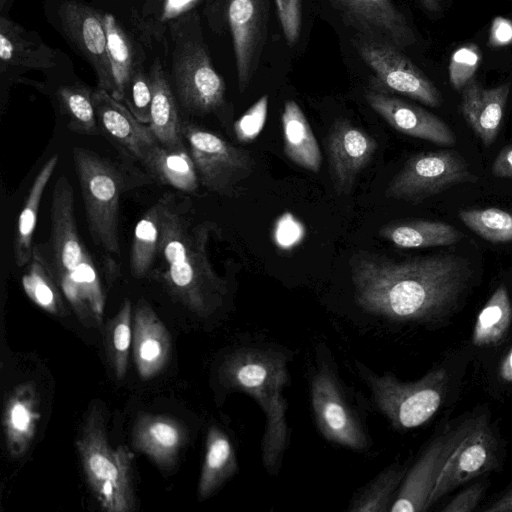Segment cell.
Listing matches in <instances>:
<instances>
[{
  "instance_id": "obj_1",
  "label": "cell",
  "mask_w": 512,
  "mask_h": 512,
  "mask_svg": "<svg viewBox=\"0 0 512 512\" xmlns=\"http://www.w3.org/2000/svg\"><path fill=\"white\" fill-rule=\"evenodd\" d=\"M356 304L395 322L430 323L452 312L470 287L468 259L438 254L397 261L360 251L350 259Z\"/></svg>"
},
{
  "instance_id": "obj_2",
  "label": "cell",
  "mask_w": 512,
  "mask_h": 512,
  "mask_svg": "<svg viewBox=\"0 0 512 512\" xmlns=\"http://www.w3.org/2000/svg\"><path fill=\"white\" fill-rule=\"evenodd\" d=\"M288 362L286 353L275 347L248 345L229 352L218 371L223 386L248 394L263 411L261 459L269 474L278 473L290 442L283 395L289 384Z\"/></svg>"
},
{
  "instance_id": "obj_3",
  "label": "cell",
  "mask_w": 512,
  "mask_h": 512,
  "mask_svg": "<svg viewBox=\"0 0 512 512\" xmlns=\"http://www.w3.org/2000/svg\"><path fill=\"white\" fill-rule=\"evenodd\" d=\"M76 447L89 488L102 510L131 512L136 499L129 448H112L103 408L95 404L88 411L76 439Z\"/></svg>"
},
{
  "instance_id": "obj_4",
  "label": "cell",
  "mask_w": 512,
  "mask_h": 512,
  "mask_svg": "<svg viewBox=\"0 0 512 512\" xmlns=\"http://www.w3.org/2000/svg\"><path fill=\"white\" fill-rule=\"evenodd\" d=\"M72 155L90 237L96 246L119 254V206L126 179L115 163L91 150L74 147Z\"/></svg>"
},
{
  "instance_id": "obj_5",
  "label": "cell",
  "mask_w": 512,
  "mask_h": 512,
  "mask_svg": "<svg viewBox=\"0 0 512 512\" xmlns=\"http://www.w3.org/2000/svg\"><path fill=\"white\" fill-rule=\"evenodd\" d=\"M357 369L376 407L395 429L408 430L423 425L442 404L447 384L443 369L431 370L412 382H403L390 372L376 374L359 362Z\"/></svg>"
},
{
  "instance_id": "obj_6",
  "label": "cell",
  "mask_w": 512,
  "mask_h": 512,
  "mask_svg": "<svg viewBox=\"0 0 512 512\" xmlns=\"http://www.w3.org/2000/svg\"><path fill=\"white\" fill-rule=\"evenodd\" d=\"M210 229L207 222L192 228L186 253L155 277L176 302L201 318L215 313L227 294L226 282L208 258Z\"/></svg>"
},
{
  "instance_id": "obj_7",
  "label": "cell",
  "mask_w": 512,
  "mask_h": 512,
  "mask_svg": "<svg viewBox=\"0 0 512 512\" xmlns=\"http://www.w3.org/2000/svg\"><path fill=\"white\" fill-rule=\"evenodd\" d=\"M310 396L316 426L326 440L355 451L369 447L364 423L330 363L321 360L318 364L311 378Z\"/></svg>"
},
{
  "instance_id": "obj_8",
  "label": "cell",
  "mask_w": 512,
  "mask_h": 512,
  "mask_svg": "<svg viewBox=\"0 0 512 512\" xmlns=\"http://www.w3.org/2000/svg\"><path fill=\"white\" fill-rule=\"evenodd\" d=\"M477 180L458 152L447 149L421 152L405 162L389 182L385 195L417 204L456 185Z\"/></svg>"
},
{
  "instance_id": "obj_9",
  "label": "cell",
  "mask_w": 512,
  "mask_h": 512,
  "mask_svg": "<svg viewBox=\"0 0 512 512\" xmlns=\"http://www.w3.org/2000/svg\"><path fill=\"white\" fill-rule=\"evenodd\" d=\"M181 130L199 181L207 190L231 195L236 185L252 174L255 161L248 151L192 122H182Z\"/></svg>"
},
{
  "instance_id": "obj_10",
  "label": "cell",
  "mask_w": 512,
  "mask_h": 512,
  "mask_svg": "<svg viewBox=\"0 0 512 512\" xmlns=\"http://www.w3.org/2000/svg\"><path fill=\"white\" fill-rule=\"evenodd\" d=\"M171 68L177 97L188 112L204 115L216 112L224 105V80L214 69L200 41H181L173 52Z\"/></svg>"
},
{
  "instance_id": "obj_11",
  "label": "cell",
  "mask_w": 512,
  "mask_h": 512,
  "mask_svg": "<svg viewBox=\"0 0 512 512\" xmlns=\"http://www.w3.org/2000/svg\"><path fill=\"white\" fill-rule=\"evenodd\" d=\"M497 441L486 415L466 420L465 431L444 464L432 491L429 507L458 486L494 469Z\"/></svg>"
},
{
  "instance_id": "obj_12",
  "label": "cell",
  "mask_w": 512,
  "mask_h": 512,
  "mask_svg": "<svg viewBox=\"0 0 512 512\" xmlns=\"http://www.w3.org/2000/svg\"><path fill=\"white\" fill-rule=\"evenodd\" d=\"M58 16L70 44L93 68L97 88L114 92V82L107 52V35L103 15L80 2H64Z\"/></svg>"
},
{
  "instance_id": "obj_13",
  "label": "cell",
  "mask_w": 512,
  "mask_h": 512,
  "mask_svg": "<svg viewBox=\"0 0 512 512\" xmlns=\"http://www.w3.org/2000/svg\"><path fill=\"white\" fill-rule=\"evenodd\" d=\"M359 51L366 64L390 90L430 107L442 104V95L433 82L394 46L364 42Z\"/></svg>"
},
{
  "instance_id": "obj_14",
  "label": "cell",
  "mask_w": 512,
  "mask_h": 512,
  "mask_svg": "<svg viewBox=\"0 0 512 512\" xmlns=\"http://www.w3.org/2000/svg\"><path fill=\"white\" fill-rule=\"evenodd\" d=\"M465 428L466 420L456 429L445 432L430 442L406 472L389 511L423 512L429 508V500L438 476Z\"/></svg>"
},
{
  "instance_id": "obj_15",
  "label": "cell",
  "mask_w": 512,
  "mask_h": 512,
  "mask_svg": "<svg viewBox=\"0 0 512 512\" xmlns=\"http://www.w3.org/2000/svg\"><path fill=\"white\" fill-rule=\"evenodd\" d=\"M378 148L376 140L348 120L339 119L327 136L330 175L338 194H349L358 175L371 162Z\"/></svg>"
},
{
  "instance_id": "obj_16",
  "label": "cell",
  "mask_w": 512,
  "mask_h": 512,
  "mask_svg": "<svg viewBox=\"0 0 512 512\" xmlns=\"http://www.w3.org/2000/svg\"><path fill=\"white\" fill-rule=\"evenodd\" d=\"M231 29L239 89L243 92L256 70L268 21V0H229Z\"/></svg>"
},
{
  "instance_id": "obj_17",
  "label": "cell",
  "mask_w": 512,
  "mask_h": 512,
  "mask_svg": "<svg viewBox=\"0 0 512 512\" xmlns=\"http://www.w3.org/2000/svg\"><path fill=\"white\" fill-rule=\"evenodd\" d=\"M50 220L49 265L54 273L71 271L81 261L86 248L77 231L73 188L65 176H60L54 185Z\"/></svg>"
},
{
  "instance_id": "obj_18",
  "label": "cell",
  "mask_w": 512,
  "mask_h": 512,
  "mask_svg": "<svg viewBox=\"0 0 512 512\" xmlns=\"http://www.w3.org/2000/svg\"><path fill=\"white\" fill-rule=\"evenodd\" d=\"M366 100L370 107L396 131L439 146L455 144L451 128L426 109L382 92L369 91Z\"/></svg>"
},
{
  "instance_id": "obj_19",
  "label": "cell",
  "mask_w": 512,
  "mask_h": 512,
  "mask_svg": "<svg viewBox=\"0 0 512 512\" xmlns=\"http://www.w3.org/2000/svg\"><path fill=\"white\" fill-rule=\"evenodd\" d=\"M93 102L101 133L130 158L140 162L144 153L159 143L149 125L107 91L93 90Z\"/></svg>"
},
{
  "instance_id": "obj_20",
  "label": "cell",
  "mask_w": 512,
  "mask_h": 512,
  "mask_svg": "<svg viewBox=\"0 0 512 512\" xmlns=\"http://www.w3.org/2000/svg\"><path fill=\"white\" fill-rule=\"evenodd\" d=\"M132 352L137 372L143 380L158 375L170 358V334L145 300H140L135 308Z\"/></svg>"
},
{
  "instance_id": "obj_21",
  "label": "cell",
  "mask_w": 512,
  "mask_h": 512,
  "mask_svg": "<svg viewBox=\"0 0 512 512\" xmlns=\"http://www.w3.org/2000/svg\"><path fill=\"white\" fill-rule=\"evenodd\" d=\"M53 274L79 322L87 328H100L105 296L88 251L85 249L81 261L73 270Z\"/></svg>"
},
{
  "instance_id": "obj_22",
  "label": "cell",
  "mask_w": 512,
  "mask_h": 512,
  "mask_svg": "<svg viewBox=\"0 0 512 512\" xmlns=\"http://www.w3.org/2000/svg\"><path fill=\"white\" fill-rule=\"evenodd\" d=\"M186 440L183 424L168 415L141 413L132 428L133 448L162 469L176 464Z\"/></svg>"
},
{
  "instance_id": "obj_23",
  "label": "cell",
  "mask_w": 512,
  "mask_h": 512,
  "mask_svg": "<svg viewBox=\"0 0 512 512\" xmlns=\"http://www.w3.org/2000/svg\"><path fill=\"white\" fill-rule=\"evenodd\" d=\"M509 92L510 82L484 88L474 78L461 90L462 115L486 147L498 136Z\"/></svg>"
},
{
  "instance_id": "obj_24",
  "label": "cell",
  "mask_w": 512,
  "mask_h": 512,
  "mask_svg": "<svg viewBox=\"0 0 512 512\" xmlns=\"http://www.w3.org/2000/svg\"><path fill=\"white\" fill-rule=\"evenodd\" d=\"M38 396L33 383L25 382L10 393L3 412V430L6 449L13 458H21L28 451L40 420Z\"/></svg>"
},
{
  "instance_id": "obj_25",
  "label": "cell",
  "mask_w": 512,
  "mask_h": 512,
  "mask_svg": "<svg viewBox=\"0 0 512 512\" xmlns=\"http://www.w3.org/2000/svg\"><path fill=\"white\" fill-rule=\"evenodd\" d=\"M56 52L40 36L6 16L0 18V62L5 68L48 69L56 65Z\"/></svg>"
},
{
  "instance_id": "obj_26",
  "label": "cell",
  "mask_w": 512,
  "mask_h": 512,
  "mask_svg": "<svg viewBox=\"0 0 512 512\" xmlns=\"http://www.w3.org/2000/svg\"><path fill=\"white\" fill-rule=\"evenodd\" d=\"M140 163L161 184L186 193L198 189L197 169L185 145L171 147L157 143L144 153Z\"/></svg>"
},
{
  "instance_id": "obj_27",
  "label": "cell",
  "mask_w": 512,
  "mask_h": 512,
  "mask_svg": "<svg viewBox=\"0 0 512 512\" xmlns=\"http://www.w3.org/2000/svg\"><path fill=\"white\" fill-rule=\"evenodd\" d=\"M358 22L380 31L396 46L407 47L416 37L391 0H332Z\"/></svg>"
},
{
  "instance_id": "obj_28",
  "label": "cell",
  "mask_w": 512,
  "mask_h": 512,
  "mask_svg": "<svg viewBox=\"0 0 512 512\" xmlns=\"http://www.w3.org/2000/svg\"><path fill=\"white\" fill-rule=\"evenodd\" d=\"M237 470V454L232 440L219 426L211 425L206 435L204 460L198 482L199 500L209 498Z\"/></svg>"
},
{
  "instance_id": "obj_29",
  "label": "cell",
  "mask_w": 512,
  "mask_h": 512,
  "mask_svg": "<svg viewBox=\"0 0 512 512\" xmlns=\"http://www.w3.org/2000/svg\"><path fill=\"white\" fill-rule=\"evenodd\" d=\"M379 236L404 249L449 246L462 239V233L454 226L428 219L392 221L379 229Z\"/></svg>"
},
{
  "instance_id": "obj_30",
  "label": "cell",
  "mask_w": 512,
  "mask_h": 512,
  "mask_svg": "<svg viewBox=\"0 0 512 512\" xmlns=\"http://www.w3.org/2000/svg\"><path fill=\"white\" fill-rule=\"evenodd\" d=\"M281 123L286 157L301 168L318 172L322 163L320 147L305 114L294 100L285 103Z\"/></svg>"
},
{
  "instance_id": "obj_31",
  "label": "cell",
  "mask_w": 512,
  "mask_h": 512,
  "mask_svg": "<svg viewBox=\"0 0 512 512\" xmlns=\"http://www.w3.org/2000/svg\"><path fill=\"white\" fill-rule=\"evenodd\" d=\"M152 84L151 128L157 141L165 146H183L182 122L177 103L162 66L156 61L149 72Z\"/></svg>"
},
{
  "instance_id": "obj_32",
  "label": "cell",
  "mask_w": 512,
  "mask_h": 512,
  "mask_svg": "<svg viewBox=\"0 0 512 512\" xmlns=\"http://www.w3.org/2000/svg\"><path fill=\"white\" fill-rule=\"evenodd\" d=\"M58 160V154H54L39 170L18 217L13 240V255L15 263L19 267L28 264L32 258L33 236L41 200L45 188L57 167Z\"/></svg>"
},
{
  "instance_id": "obj_33",
  "label": "cell",
  "mask_w": 512,
  "mask_h": 512,
  "mask_svg": "<svg viewBox=\"0 0 512 512\" xmlns=\"http://www.w3.org/2000/svg\"><path fill=\"white\" fill-rule=\"evenodd\" d=\"M28 264L27 270L22 276V286L29 299L54 316L68 315L69 311L63 299L64 295L47 257L37 246H34L32 258Z\"/></svg>"
},
{
  "instance_id": "obj_34",
  "label": "cell",
  "mask_w": 512,
  "mask_h": 512,
  "mask_svg": "<svg viewBox=\"0 0 512 512\" xmlns=\"http://www.w3.org/2000/svg\"><path fill=\"white\" fill-rule=\"evenodd\" d=\"M162 208L163 196L141 216L134 228L130 270L137 279L148 275L158 254Z\"/></svg>"
},
{
  "instance_id": "obj_35",
  "label": "cell",
  "mask_w": 512,
  "mask_h": 512,
  "mask_svg": "<svg viewBox=\"0 0 512 512\" xmlns=\"http://www.w3.org/2000/svg\"><path fill=\"white\" fill-rule=\"evenodd\" d=\"M511 319V301L506 286L501 284L478 314L473 343L480 347L498 344L506 335Z\"/></svg>"
},
{
  "instance_id": "obj_36",
  "label": "cell",
  "mask_w": 512,
  "mask_h": 512,
  "mask_svg": "<svg viewBox=\"0 0 512 512\" xmlns=\"http://www.w3.org/2000/svg\"><path fill=\"white\" fill-rule=\"evenodd\" d=\"M57 99L67 118V127L82 135H100L101 129L93 102V90L82 84L64 85L57 90Z\"/></svg>"
},
{
  "instance_id": "obj_37",
  "label": "cell",
  "mask_w": 512,
  "mask_h": 512,
  "mask_svg": "<svg viewBox=\"0 0 512 512\" xmlns=\"http://www.w3.org/2000/svg\"><path fill=\"white\" fill-rule=\"evenodd\" d=\"M103 21L107 35L108 59L114 82L112 96L123 102L126 87L135 69L133 49L127 34L112 14H103Z\"/></svg>"
},
{
  "instance_id": "obj_38",
  "label": "cell",
  "mask_w": 512,
  "mask_h": 512,
  "mask_svg": "<svg viewBox=\"0 0 512 512\" xmlns=\"http://www.w3.org/2000/svg\"><path fill=\"white\" fill-rule=\"evenodd\" d=\"M405 474V468L398 464L385 468L353 497L348 511H389Z\"/></svg>"
},
{
  "instance_id": "obj_39",
  "label": "cell",
  "mask_w": 512,
  "mask_h": 512,
  "mask_svg": "<svg viewBox=\"0 0 512 512\" xmlns=\"http://www.w3.org/2000/svg\"><path fill=\"white\" fill-rule=\"evenodd\" d=\"M105 347L112 370L118 380L124 378L129 349L132 344V304L124 299L117 314L108 321L105 327Z\"/></svg>"
},
{
  "instance_id": "obj_40",
  "label": "cell",
  "mask_w": 512,
  "mask_h": 512,
  "mask_svg": "<svg viewBox=\"0 0 512 512\" xmlns=\"http://www.w3.org/2000/svg\"><path fill=\"white\" fill-rule=\"evenodd\" d=\"M461 221L491 243L512 241V214L499 208L461 210Z\"/></svg>"
},
{
  "instance_id": "obj_41",
  "label": "cell",
  "mask_w": 512,
  "mask_h": 512,
  "mask_svg": "<svg viewBox=\"0 0 512 512\" xmlns=\"http://www.w3.org/2000/svg\"><path fill=\"white\" fill-rule=\"evenodd\" d=\"M123 102L140 122L149 125L152 104V84L149 73L135 67L126 87Z\"/></svg>"
},
{
  "instance_id": "obj_42",
  "label": "cell",
  "mask_w": 512,
  "mask_h": 512,
  "mask_svg": "<svg viewBox=\"0 0 512 512\" xmlns=\"http://www.w3.org/2000/svg\"><path fill=\"white\" fill-rule=\"evenodd\" d=\"M481 62V51L473 43L465 44L454 51L450 59L449 81L455 90L462 88L474 78Z\"/></svg>"
},
{
  "instance_id": "obj_43",
  "label": "cell",
  "mask_w": 512,
  "mask_h": 512,
  "mask_svg": "<svg viewBox=\"0 0 512 512\" xmlns=\"http://www.w3.org/2000/svg\"><path fill=\"white\" fill-rule=\"evenodd\" d=\"M268 111V96H262L234 124V130L239 141H252L258 136L266 121Z\"/></svg>"
},
{
  "instance_id": "obj_44",
  "label": "cell",
  "mask_w": 512,
  "mask_h": 512,
  "mask_svg": "<svg viewBox=\"0 0 512 512\" xmlns=\"http://www.w3.org/2000/svg\"><path fill=\"white\" fill-rule=\"evenodd\" d=\"M287 43L298 40L302 23V0H274Z\"/></svg>"
},
{
  "instance_id": "obj_45",
  "label": "cell",
  "mask_w": 512,
  "mask_h": 512,
  "mask_svg": "<svg viewBox=\"0 0 512 512\" xmlns=\"http://www.w3.org/2000/svg\"><path fill=\"white\" fill-rule=\"evenodd\" d=\"M484 486L476 483L460 492L444 508L442 512H471L482 498Z\"/></svg>"
},
{
  "instance_id": "obj_46",
  "label": "cell",
  "mask_w": 512,
  "mask_h": 512,
  "mask_svg": "<svg viewBox=\"0 0 512 512\" xmlns=\"http://www.w3.org/2000/svg\"><path fill=\"white\" fill-rule=\"evenodd\" d=\"M200 0H164L160 19L163 22L175 19L194 8Z\"/></svg>"
},
{
  "instance_id": "obj_47",
  "label": "cell",
  "mask_w": 512,
  "mask_h": 512,
  "mask_svg": "<svg viewBox=\"0 0 512 512\" xmlns=\"http://www.w3.org/2000/svg\"><path fill=\"white\" fill-rule=\"evenodd\" d=\"M491 171L495 177L512 180V145H506L499 151L492 163Z\"/></svg>"
},
{
  "instance_id": "obj_48",
  "label": "cell",
  "mask_w": 512,
  "mask_h": 512,
  "mask_svg": "<svg viewBox=\"0 0 512 512\" xmlns=\"http://www.w3.org/2000/svg\"><path fill=\"white\" fill-rule=\"evenodd\" d=\"M491 42L496 45H505L512 40V24L511 22L497 18L494 20L491 30Z\"/></svg>"
},
{
  "instance_id": "obj_49",
  "label": "cell",
  "mask_w": 512,
  "mask_h": 512,
  "mask_svg": "<svg viewBox=\"0 0 512 512\" xmlns=\"http://www.w3.org/2000/svg\"><path fill=\"white\" fill-rule=\"evenodd\" d=\"M486 512H512V489L485 509Z\"/></svg>"
},
{
  "instance_id": "obj_50",
  "label": "cell",
  "mask_w": 512,
  "mask_h": 512,
  "mask_svg": "<svg viewBox=\"0 0 512 512\" xmlns=\"http://www.w3.org/2000/svg\"><path fill=\"white\" fill-rule=\"evenodd\" d=\"M500 374L505 381L512 382V348L501 363Z\"/></svg>"
},
{
  "instance_id": "obj_51",
  "label": "cell",
  "mask_w": 512,
  "mask_h": 512,
  "mask_svg": "<svg viewBox=\"0 0 512 512\" xmlns=\"http://www.w3.org/2000/svg\"><path fill=\"white\" fill-rule=\"evenodd\" d=\"M424 8L431 12H438L441 10L442 0H418Z\"/></svg>"
},
{
  "instance_id": "obj_52",
  "label": "cell",
  "mask_w": 512,
  "mask_h": 512,
  "mask_svg": "<svg viewBox=\"0 0 512 512\" xmlns=\"http://www.w3.org/2000/svg\"><path fill=\"white\" fill-rule=\"evenodd\" d=\"M7 1H8V0H0V8H1V10H3V9H4V6H5V4H6V2H7Z\"/></svg>"
}]
</instances>
